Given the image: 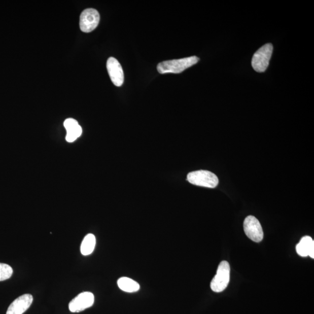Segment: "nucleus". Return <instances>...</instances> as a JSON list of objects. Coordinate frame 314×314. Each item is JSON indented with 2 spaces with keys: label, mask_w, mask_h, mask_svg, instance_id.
<instances>
[{
  "label": "nucleus",
  "mask_w": 314,
  "mask_h": 314,
  "mask_svg": "<svg viewBox=\"0 0 314 314\" xmlns=\"http://www.w3.org/2000/svg\"><path fill=\"white\" fill-rule=\"evenodd\" d=\"M94 296L89 292L79 294L69 304V308L72 312H79L91 307L94 304Z\"/></svg>",
  "instance_id": "7"
},
{
  "label": "nucleus",
  "mask_w": 314,
  "mask_h": 314,
  "mask_svg": "<svg viewBox=\"0 0 314 314\" xmlns=\"http://www.w3.org/2000/svg\"><path fill=\"white\" fill-rule=\"evenodd\" d=\"M100 14L93 9L83 11L80 17V28L83 32L90 33L97 27L100 22Z\"/></svg>",
  "instance_id": "6"
},
{
  "label": "nucleus",
  "mask_w": 314,
  "mask_h": 314,
  "mask_svg": "<svg viewBox=\"0 0 314 314\" xmlns=\"http://www.w3.org/2000/svg\"><path fill=\"white\" fill-rule=\"evenodd\" d=\"M13 273V269L9 265L0 263V281L9 280Z\"/></svg>",
  "instance_id": "14"
},
{
  "label": "nucleus",
  "mask_w": 314,
  "mask_h": 314,
  "mask_svg": "<svg viewBox=\"0 0 314 314\" xmlns=\"http://www.w3.org/2000/svg\"><path fill=\"white\" fill-rule=\"evenodd\" d=\"M187 180L194 185L215 188L218 185L219 180L216 175L208 170H199L189 173Z\"/></svg>",
  "instance_id": "2"
},
{
  "label": "nucleus",
  "mask_w": 314,
  "mask_h": 314,
  "mask_svg": "<svg viewBox=\"0 0 314 314\" xmlns=\"http://www.w3.org/2000/svg\"><path fill=\"white\" fill-rule=\"evenodd\" d=\"M82 133V129L81 126L79 125L75 127V128L67 131L66 141L69 143L74 142L81 136Z\"/></svg>",
  "instance_id": "13"
},
{
  "label": "nucleus",
  "mask_w": 314,
  "mask_h": 314,
  "mask_svg": "<svg viewBox=\"0 0 314 314\" xmlns=\"http://www.w3.org/2000/svg\"><path fill=\"white\" fill-rule=\"evenodd\" d=\"M117 284L121 291L127 293L136 292L140 290L141 286L136 281L128 277H122L118 280Z\"/></svg>",
  "instance_id": "11"
},
{
  "label": "nucleus",
  "mask_w": 314,
  "mask_h": 314,
  "mask_svg": "<svg viewBox=\"0 0 314 314\" xmlns=\"http://www.w3.org/2000/svg\"><path fill=\"white\" fill-rule=\"evenodd\" d=\"M33 300V296L30 294L19 297L11 304L6 314H23L30 307Z\"/></svg>",
  "instance_id": "9"
},
{
  "label": "nucleus",
  "mask_w": 314,
  "mask_h": 314,
  "mask_svg": "<svg viewBox=\"0 0 314 314\" xmlns=\"http://www.w3.org/2000/svg\"><path fill=\"white\" fill-rule=\"evenodd\" d=\"M243 227L245 232L250 239L260 243L264 238V232L260 222L256 217L250 216L246 218Z\"/></svg>",
  "instance_id": "5"
},
{
  "label": "nucleus",
  "mask_w": 314,
  "mask_h": 314,
  "mask_svg": "<svg viewBox=\"0 0 314 314\" xmlns=\"http://www.w3.org/2000/svg\"><path fill=\"white\" fill-rule=\"evenodd\" d=\"M107 69L114 85L121 86L124 82V74L120 63L116 58L110 57L107 62Z\"/></svg>",
  "instance_id": "8"
},
{
  "label": "nucleus",
  "mask_w": 314,
  "mask_h": 314,
  "mask_svg": "<svg viewBox=\"0 0 314 314\" xmlns=\"http://www.w3.org/2000/svg\"><path fill=\"white\" fill-rule=\"evenodd\" d=\"M66 131L75 128V127L79 125L78 122L77 120L73 118L66 119L63 124Z\"/></svg>",
  "instance_id": "15"
},
{
  "label": "nucleus",
  "mask_w": 314,
  "mask_h": 314,
  "mask_svg": "<svg viewBox=\"0 0 314 314\" xmlns=\"http://www.w3.org/2000/svg\"><path fill=\"white\" fill-rule=\"evenodd\" d=\"M230 280V266L227 261H222L218 266L216 275L211 282V289L216 293L223 292Z\"/></svg>",
  "instance_id": "3"
},
{
  "label": "nucleus",
  "mask_w": 314,
  "mask_h": 314,
  "mask_svg": "<svg viewBox=\"0 0 314 314\" xmlns=\"http://www.w3.org/2000/svg\"><path fill=\"white\" fill-rule=\"evenodd\" d=\"M296 252L301 257L309 256L314 258V241L312 238L306 236L301 238L300 243L296 246Z\"/></svg>",
  "instance_id": "10"
},
{
  "label": "nucleus",
  "mask_w": 314,
  "mask_h": 314,
  "mask_svg": "<svg viewBox=\"0 0 314 314\" xmlns=\"http://www.w3.org/2000/svg\"><path fill=\"white\" fill-rule=\"evenodd\" d=\"M273 51L271 44H267L260 48L254 54L252 64L253 69L257 73H264L269 66Z\"/></svg>",
  "instance_id": "4"
},
{
  "label": "nucleus",
  "mask_w": 314,
  "mask_h": 314,
  "mask_svg": "<svg viewBox=\"0 0 314 314\" xmlns=\"http://www.w3.org/2000/svg\"><path fill=\"white\" fill-rule=\"evenodd\" d=\"M96 239L93 234H88L83 240L81 246V252L83 256H89L94 251Z\"/></svg>",
  "instance_id": "12"
},
{
  "label": "nucleus",
  "mask_w": 314,
  "mask_h": 314,
  "mask_svg": "<svg viewBox=\"0 0 314 314\" xmlns=\"http://www.w3.org/2000/svg\"><path fill=\"white\" fill-rule=\"evenodd\" d=\"M199 60L197 57L192 56L165 61L158 63L157 70L161 74H180L189 67L196 64Z\"/></svg>",
  "instance_id": "1"
}]
</instances>
